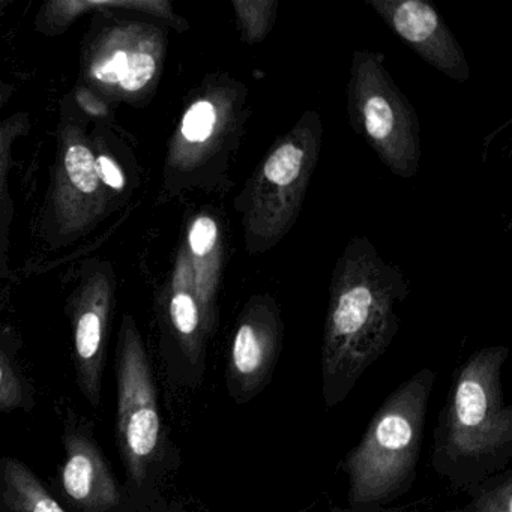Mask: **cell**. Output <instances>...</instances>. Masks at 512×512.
Returning a JSON list of instances; mask_svg holds the SVG:
<instances>
[{
    "label": "cell",
    "mask_w": 512,
    "mask_h": 512,
    "mask_svg": "<svg viewBox=\"0 0 512 512\" xmlns=\"http://www.w3.org/2000/svg\"><path fill=\"white\" fill-rule=\"evenodd\" d=\"M409 290L401 268L386 262L370 239L347 242L329 284L322 346L326 395L344 383L350 388L388 349Z\"/></svg>",
    "instance_id": "cell-1"
},
{
    "label": "cell",
    "mask_w": 512,
    "mask_h": 512,
    "mask_svg": "<svg viewBox=\"0 0 512 512\" xmlns=\"http://www.w3.org/2000/svg\"><path fill=\"white\" fill-rule=\"evenodd\" d=\"M248 86L227 73H209L190 92L167 146L163 193L227 194L230 167L241 146L251 109Z\"/></svg>",
    "instance_id": "cell-2"
},
{
    "label": "cell",
    "mask_w": 512,
    "mask_h": 512,
    "mask_svg": "<svg viewBox=\"0 0 512 512\" xmlns=\"http://www.w3.org/2000/svg\"><path fill=\"white\" fill-rule=\"evenodd\" d=\"M322 143V116L317 110H305L272 143L235 197L248 256L268 253L295 226L319 164Z\"/></svg>",
    "instance_id": "cell-3"
},
{
    "label": "cell",
    "mask_w": 512,
    "mask_h": 512,
    "mask_svg": "<svg viewBox=\"0 0 512 512\" xmlns=\"http://www.w3.org/2000/svg\"><path fill=\"white\" fill-rule=\"evenodd\" d=\"M433 383V371L425 368L380 407L346 460L352 503L382 502L403 490L418 463Z\"/></svg>",
    "instance_id": "cell-4"
},
{
    "label": "cell",
    "mask_w": 512,
    "mask_h": 512,
    "mask_svg": "<svg viewBox=\"0 0 512 512\" xmlns=\"http://www.w3.org/2000/svg\"><path fill=\"white\" fill-rule=\"evenodd\" d=\"M346 95L352 130L389 172L401 179L416 176L421 166V125L412 104L389 74L385 53L353 52Z\"/></svg>",
    "instance_id": "cell-5"
},
{
    "label": "cell",
    "mask_w": 512,
    "mask_h": 512,
    "mask_svg": "<svg viewBox=\"0 0 512 512\" xmlns=\"http://www.w3.org/2000/svg\"><path fill=\"white\" fill-rule=\"evenodd\" d=\"M166 52L163 26L113 20L89 41L83 59L86 88L103 100H142L157 88Z\"/></svg>",
    "instance_id": "cell-6"
},
{
    "label": "cell",
    "mask_w": 512,
    "mask_h": 512,
    "mask_svg": "<svg viewBox=\"0 0 512 512\" xmlns=\"http://www.w3.org/2000/svg\"><path fill=\"white\" fill-rule=\"evenodd\" d=\"M505 346L484 347L463 365L448 412V446L458 457L499 451L512 439V409L502 391Z\"/></svg>",
    "instance_id": "cell-7"
},
{
    "label": "cell",
    "mask_w": 512,
    "mask_h": 512,
    "mask_svg": "<svg viewBox=\"0 0 512 512\" xmlns=\"http://www.w3.org/2000/svg\"><path fill=\"white\" fill-rule=\"evenodd\" d=\"M118 413L116 434L128 476L136 484L145 481L161 440L157 389L148 353L136 320L127 314L118 340Z\"/></svg>",
    "instance_id": "cell-8"
},
{
    "label": "cell",
    "mask_w": 512,
    "mask_h": 512,
    "mask_svg": "<svg viewBox=\"0 0 512 512\" xmlns=\"http://www.w3.org/2000/svg\"><path fill=\"white\" fill-rule=\"evenodd\" d=\"M58 140L44 223L50 241L67 244L86 235L109 214L112 196L98 178L95 145L85 131L79 125L65 124Z\"/></svg>",
    "instance_id": "cell-9"
},
{
    "label": "cell",
    "mask_w": 512,
    "mask_h": 512,
    "mask_svg": "<svg viewBox=\"0 0 512 512\" xmlns=\"http://www.w3.org/2000/svg\"><path fill=\"white\" fill-rule=\"evenodd\" d=\"M115 301V277L109 263L88 266L68 304L73 326L74 362L83 395L92 406L101 401L104 356Z\"/></svg>",
    "instance_id": "cell-10"
},
{
    "label": "cell",
    "mask_w": 512,
    "mask_h": 512,
    "mask_svg": "<svg viewBox=\"0 0 512 512\" xmlns=\"http://www.w3.org/2000/svg\"><path fill=\"white\" fill-rule=\"evenodd\" d=\"M283 328L274 296L259 293L245 302L230 346L229 380L236 397L247 400L268 382L280 355Z\"/></svg>",
    "instance_id": "cell-11"
},
{
    "label": "cell",
    "mask_w": 512,
    "mask_h": 512,
    "mask_svg": "<svg viewBox=\"0 0 512 512\" xmlns=\"http://www.w3.org/2000/svg\"><path fill=\"white\" fill-rule=\"evenodd\" d=\"M425 64L458 83L469 80L466 55L433 5L424 0H364Z\"/></svg>",
    "instance_id": "cell-12"
},
{
    "label": "cell",
    "mask_w": 512,
    "mask_h": 512,
    "mask_svg": "<svg viewBox=\"0 0 512 512\" xmlns=\"http://www.w3.org/2000/svg\"><path fill=\"white\" fill-rule=\"evenodd\" d=\"M193 272L194 290L202 310L203 323L209 338L217 328V301L226 263V227L223 218L202 209L188 221L184 242Z\"/></svg>",
    "instance_id": "cell-13"
},
{
    "label": "cell",
    "mask_w": 512,
    "mask_h": 512,
    "mask_svg": "<svg viewBox=\"0 0 512 512\" xmlns=\"http://www.w3.org/2000/svg\"><path fill=\"white\" fill-rule=\"evenodd\" d=\"M62 488L86 512H104L121 502L118 484L100 448L91 437L71 433L65 440Z\"/></svg>",
    "instance_id": "cell-14"
},
{
    "label": "cell",
    "mask_w": 512,
    "mask_h": 512,
    "mask_svg": "<svg viewBox=\"0 0 512 512\" xmlns=\"http://www.w3.org/2000/svg\"><path fill=\"white\" fill-rule=\"evenodd\" d=\"M166 314L173 337L191 364H199L209 335L194 290L193 272L184 244L176 254L166 292Z\"/></svg>",
    "instance_id": "cell-15"
},
{
    "label": "cell",
    "mask_w": 512,
    "mask_h": 512,
    "mask_svg": "<svg viewBox=\"0 0 512 512\" xmlns=\"http://www.w3.org/2000/svg\"><path fill=\"white\" fill-rule=\"evenodd\" d=\"M119 10L148 14L179 32L190 28L167 0H55L44 5L37 23L38 28L46 34H61L83 14Z\"/></svg>",
    "instance_id": "cell-16"
},
{
    "label": "cell",
    "mask_w": 512,
    "mask_h": 512,
    "mask_svg": "<svg viewBox=\"0 0 512 512\" xmlns=\"http://www.w3.org/2000/svg\"><path fill=\"white\" fill-rule=\"evenodd\" d=\"M31 128V118L26 112H17L0 122V278L10 277L8 272V233L14 217L13 200L8 191L13 149L20 137Z\"/></svg>",
    "instance_id": "cell-17"
},
{
    "label": "cell",
    "mask_w": 512,
    "mask_h": 512,
    "mask_svg": "<svg viewBox=\"0 0 512 512\" xmlns=\"http://www.w3.org/2000/svg\"><path fill=\"white\" fill-rule=\"evenodd\" d=\"M4 484L5 502L11 512H65L22 461L5 460Z\"/></svg>",
    "instance_id": "cell-18"
},
{
    "label": "cell",
    "mask_w": 512,
    "mask_h": 512,
    "mask_svg": "<svg viewBox=\"0 0 512 512\" xmlns=\"http://www.w3.org/2000/svg\"><path fill=\"white\" fill-rule=\"evenodd\" d=\"M232 7L242 43H263L277 22L278 0H232Z\"/></svg>",
    "instance_id": "cell-19"
},
{
    "label": "cell",
    "mask_w": 512,
    "mask_h": 512,
    "mask_svg": "<svg viewBox=\"0 0 512 512\" xmlns=\"http://www.w3.org/2000/svg\"><path fill=\"white\" fill-rule=\"evenodd\" d=\"M22 401V383L7 353L0 347V410L16 409Z\"/></svg>",
    "instance_id": "cell-20"
},
{
    "label": "cell",
    "mask_w": 512,
    "mask_h": 512,
    "mask_svg": "<svg viewBox=\"0 0 512 512\" xmlns=\"http://www.w3.org/2000/svg\"><path fill=\"white\" fill-rule=\"evenodd\" d=\"M95 167L100 178L101 185L106 188L107 193L122 194L127 188V176L121 164L116 161L112 154L106 151H98L95 145Z\"/></svg>",
    "instance_id": "cell-21"
},
{
    "label": "cell",
    "mask_w": 512,
    "mask_h": 512,
    "mask_svg": "<svg viewBox=\"0 0 512 512\" xmlns=\"http://www.w3.org/2000/svg\"><path fill=\"white\" fill-rule=\"evenodd\" d=\"M473 512H512V478L508 476L493 490L485 491Z\"/></svg>",
    "instance_id": "cell-22"
},
{
    "label": "cell",
    "mask_w": 512,
    "mask_h": 512,
    "mask_svg": "<svg viewBox=\"0 0 512 512\" xmlns=\"http://www.w3.org/2000/svg\"><path fill=\"white\" fill-rule=\"evenodd\" d=\"M77 103H79L80 107H82L85 112H88L89 115L98 116V118L106 116L107 113H109L103 98L98 97L95 92H92L91 89L86 88V86L79 88V91H77Z\"/></svg>",
    "instance_id": "cell-23"
},
{
    "label": "cell",
    "mask_w": 512,
    "mask_h": 512,
    "mask_svg": "<svg viewBox=\"0 0 512 512\" xmlns=\"http://www.w3.org/2000/svg\"><path fill=\"white\" fill-rule=\"evenodd\" d=\"M13 86L5 85V83H0V109L7 104V101L10 100L11 95H13Z\"/></svg>",
    "instance_id": "cell-24"
},
{
    "label": "cell",
    "mask_w": 512,
    "mask_h": 512,
    "mask_svg": "<svg viewBox=\"0 0 512 512\" xmlns=\"http://www.w3.org/2000/svg\"><path fill=\"white\" fill-rule=\"evenodd\" d=\"M0 283H2V278H0ZM0 295H2V284H0Z\"/></svg>",
    "instance_id": "cell-25"
}]
</instances>
